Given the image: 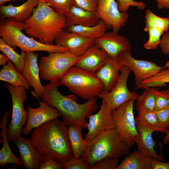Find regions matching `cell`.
Wrapping results in <instances>:
<instances>
[{
	"label": "cell",
	"instance_id": "1",
	"mask_svg": "<svg viewBox=\"0 0 169 169\" xmlns=\"http://www.w3.org/2000/svg\"><path fill=\"white\" fill-rule=\"evenodd\" d=\"M68 126L63 120L55 119L34 129L30 139L44 159L63 163L74 157Z\"/></svg>",
	"mask_w": 169,
	"mask_h": 169
},
{
	"label": "cell",
	"instance_id": "2",
	"mask_svg": "<svg viewBox=\"0 0 169 169\" xmlns=\"http://www.w3.org/2000/svg\"><path fill=\"white\" fill-rule=\"evenodd\" d=\"M59 81L50 82L44 85V90L40 98L42 102L56 109L61 114L62 120L68 125L73 124L82 129L87 128L86 118L95 112L98 97L79 104L74 95H64L58 90Z\"/></svg>",
	"mask_w": 169,
	"mask_h": 169
},
{
	"label": "cell",
	"instance_id": "3",
	"mask_svg": "<svg viewBox=\"0 0 169 169\" xmlns=\"http://www.w3.org/2000/svg\"><path fill=\"white\" fill-rule=\"evenodd\" d=\"M26 34L39 42L53 44L66 28L65 16L54 11L44 0H39L31 17L23 22Z\"/></svg>",
	"mask_w": 169,
	"mask_h": 169
},
{
	"label": "cell",
	"instance_id": "4",
	"mask_svg": "<svg viewBox=\"0 0 169 169\" xmlns=\"http://www.w3.org/2000/svg\"><path fill=\"white\" fill-rule=\"evenodd\" d=\"M26 26L23 22L13 18L0 19V36L3 40L14 49L19 47L22 52L45 51L49 53L64 52L69 50L59 44H46L41 43L25 35L22 30Z\"/></svg>",
	"mask_w": 169,
	"mask_h": 169
},
{
	"label": "cell",
	"instance_id": "5",
	"mask_svg": "<svg viewBox=\"0 0 169 169\" xmlns=\"http://www.w3.org/2000/svg\"><path fill=\"white\" fill-rule=\"evenodd\" d=\"M131 147L121 140L115 129L106 130L88 141L87 149L81 157L92 166L106 157L119 158L127 155Z\"/></svg>",
	"mask_w": 169,
	"mask_h": 169
},
{
	"label": "cell",
	"instance_id": "6",
	"mask_svg": "<svg viewBox=\"0 0 169 169\" xmlns=\"http://www.w3.org/2000/svg\"><path fill=\"white\" fill-rule=\"evenodd\" d=\"M74 94L87 100L98 97L104 89L103 84L95 73L73 66L59 80Z\"/></svg>",
	"mask_w": 169,
	"mask_h": 169
},
{
	"label": "cell",
	"instance_id": "7",
	"mask_svg": "<svg viewBox=\"0 0 169 169\" xmlns=\"http://www.w3.org/2000/svg\"><path fill=\"white\" fill-rule=\"evenodd\" d=\"M85 54L86 52L79 56L69 50L49 53L46 56H41L38 64L40 77L50 82L59 81L69 68L74 66Z\"/></svg>",
	"mask_w": 169,
	"mask_h": 169
},
{
	"label": "cell",
	"instance_id": "8",
	"mask_svg": "<svg viewBox=\"0 0 169 169\" xmlns=\"http://www.w3.org/2000/svg\"><path fill=\"white\" fill-rule=\"evenodd\" d=\"M5 86L10 94L13 106L11 121L7 128V136L9 142L21 136V129L27 122L28 113L23 106L27 95L26 89L23 87H16L9 83Z\"/></svg>",
	"mask_w": 169,
	"mask_h": 169
},
{
	"label": "cell",
	"instance_id": "9",
	"mask_svg": "<svg viewBox=\"0 0 169 169\" xmlns=\"http://www.w3.org/2000/svg\"><path fill=\"white\" fill-rule=\"evenodd\" d=\"M127 101L112 111L115 129L122 141L130 146L134 145L138 134L133 113L135 101Z\"/></svg>",
	"mask_w": 169,
	"mask_h": 169
},
{
	"label": "cell",
	"instance_id": "10",
	"mask_svg": "<svg viewBox=\"0 0 169 169\" xmlns=\"http://www.w3.org/2000/svg\"><path fill=\"white\" fill-rule=\"evenodd\" d=\"M131 71L129 68L124 66L120 72L119 80L114 88L109 92L103 91L98 97L104 101L112 111L127 101L136 100L139 96L136 92L130 91L127 87V81Z\"/></svg>",
	"mask_w": 169,
	"mask_h": 169
},
{
	"label": "cell",
	"instance_id": "11",
	"mask_svg": "<svg viewBox=\"0 0 169 169\" xmlns=\"http://www.w3.org/2000/svg\"><path fill=\"white\" fill-rule=\"evenodd\" d=\"M117 59L122 64L128 67L133 72L136 89L145 80L165 68L154 62L134 58L131 54V50L121 52L118 55Z\"/></svg>",
	"mask_w": 169,
	"mask_h": 169
},
{
	"label": "cell",
	"instance_id": "12",
	"mask_svg": "<svg viewBox=\"0 0 169 169\" xmlns=\"http://www.w3.org/2000/svg\"><path fill=\"white\" fill-rule=\"evenodd\" d=\"M96 14L108 28L118 32L125 26L129 15L127 12H121L115 0H98Z\"/></svg>",
	"mask_w": 169,
	"mask_h": 169
},
{
	"label": "cell",
	"instance_id": "13",
	"mask_svg": "<svg viewBox=\"0 0 169 169\" xmlns=\"http://www.w3.org/2000/svg\"><path fill=\"white\" fill-rule=\"evenodd\" d=\"M35 97L39 102V106L37 108H33L30 105H28V120L21 131V133L25 136H28L33 129L61 116V114L56 109L40 101L38 98Z\"/></svg>",
	"mask_w": 169,
	"mask_h": 169
},
{
	"label": "cell",
	"instance_id": "14",
	"mask_svg": "<svg viewBox=\"0 0 169 169\" xmlns=\"http://www.w3.org/2000/svg\"><path fill=\"white\" fill-rule=\"evenodd\" d=\"M111 110L102 100L100 109L96 114L89 116L87 123L88 132L85 135L84 139L89 141L98 135L103 131L115 129Z\"/></svg>",
	"mask_w": 169,
	"mask_h": 169
},
{
	"label": "cell",
	"instance_id": "15",
	"mask_svg": "<svg viewBox=\"0 0 169 169\" xmlns=\"http://www.w3.org/2000/svg\"><path fill=\"white\" fill-rule=\"evenodd\" d=\"M95 43L114 58H117L121 52L131 50L132 48L128 39L113 30L106 32L102 37L95 39Z\"/></svg>",
	"mask_w": 169,
	"mask_h": 169
},
{
	"label": "cell",
	"instance_id": "16",
	"mask_svg": "<svg viewBox=\"0 0 169 169\" xmlns=\"http://www.w3.org/2000/svg\"><path fill=\"white\" fill-rule=\"evenodd\" d=\"M13 142L18 149L19 158L25 168L26 169H39L44 158L31 139L25 138L21 136Z\"/></svg>",
	"mask_w": 169,
	"mask_h": 169
},
{
	"label": "cell",
	"instance_id": "17",
	"mask_svg": "<svg viewBox=\"0 0 169 169\" xmlns=\"http://www.w3.org/2000/svg\"><path fill=\"white\" fill-rule=\"evenodd\" d=\"M95 40L93 38L64 30L56 38L54 43L55 44L67 48L77 55L80 56L95 43Z\"/></svg>",
	"mask_w": 169,
	"mask_h": 169
},
{
	"label": "cell",
	"instance_id": "18",
	"mask_svg": "<svg viewBox=\"0 0 169 169\" xmlns=\"http://www.w3.org/2000/svg\"><path fill=\"white\" fill-rule=\"evenodd\" d=\"M26 53L25 64L22 73L28 83L33 89L32 94L35 97L40 98L44 88L39 78V69L37 62L38 54L33 52Z\"/></svg>",
	"mask_w": 169,
	"mask_h": 169
},
{
	"label": "cell",
	"instance_id": "19",
	"mask_svg": "<svg viewBox=\"0 0 169 169\" xmlns=\"http://www.w3.org/2000/svg\"><path fill=\"white\" fill-rule=\"evenodd\" d=\"M124 66L117 58L108 57L105 64L96 73L103 84V91L109 92L114 88L119 80Z\"/></svg>",
	"mask_w": 169,
	"mask_h": 169
},
{
	"label": "cell",
	"instance_id": "20",
	"mask_svg": "<svg viewBox=\"0 0 169 169\" xmlns=\"http://www.w3.org/2000/svg\"><path fill=\"white\" fill-rule=\"evenodd\" d=\"M109 56L95 43L86 51L85 56L74 66L96 73L105 64Z\"/></svg>",
	"mask_w": 169,
	"mask_h": 169
},
{
	"label": "cell",
	"instance_id": "21",
	"mask_svg": "<svg viewBox=\"0 0 169 169\" xmlns=\"http://www.w3.org/2000/svg\"><path fill=\"white\" fill-rule=\"evenodd\" d=\"M39 0H27L21 5L15 6L11 4L1 5L0 7V18H13L23 22L32 16L33 10L38 5Z\"/></svg>",
	"mask_w": 169,
	"mask_h": 169
},
{
	"label": "cell",
	"instance_id": "22",
	"mask_svg": "<svg viewBox=\"0 0 169 169\" xmlns=\"http://www.w3.org/2000/svg\"><path fill=\"white\" fill-rule=\"evenodd\" d=\"M136 125L138 134L135 138V142L137 150L146 156L163 161L162 156L158 155L154 149L156 143L152 134L155 131L139 125Z\"/></svg>",
	"mask_w": 169,
	"mask_h": 169
},
{
	"label": "cell",
	"instance_id": "23",
	"mask_svg": "<svg viewBox=\"0 0 169 169\" xmlns=\"http://www.w3.org/2000/svg\"><path fill=\"white\" fill-rule=\"evenodd\" d=\"M66 28L73 25L93 26L100 21L96 13L84 9L75 5L65 16Z\"/></svg>",
	"mask_w": 169,
	"mask_h": 169
},
{
	"label": "cell",
	"instance_id": "24",
	"mask_svg": "<svg viewBox=\"0 0 169 169\" xmlns=\"http://www.w3.org/2000/svg\"><path fill=\"white\" fill-rule=\"evenodd\" d=\"M9 112V111L4 112L0 124V128L2 130L0 136L2 137L3 142V146L0 151V166L2 168L9 163L23 165L19 158L16 156L11 151L8 144L6 126Z\"/></svg>",
	"mask_w": 169,
	"mask_h": 169
},
{
	"label": "cell",
	"instance_id": "25",
	"mask_svg": "<svg viewBox=\"0 0 169 169\" xmlns=\"http://www.w3.org/2000/svg\"><path fill=\"white\" fill-rule=\"evenodd\" d=\"M0 80L14 86H22L27 90L30 89V86L22 73L16 69L10 59L0 70Z\"/></svg>",
	"mask_w": 169,
	"mask_h": 169
},
{
	"label": "cell",
	"instance_id": "26",
	"mask_svg": "<svg viewBox=\"0 0 169 169\" xmlns=\"http://www.w3.org/2000/svg\"><path fill=\"white\" fill-rule=\"evenodd\" d=\"M153 159L136 150L127 154L116 169H150Z\"/></svg>",
	"mask_w": 169,
	"mask_h": 169
},
{
	"label": "cell",
	"instance_id": "27",
	"mask_svg": "<svg viewBox=\"0 0 169 169\" xmlns=\"http://www.w3.org/2000/svg\"><path fill=\"white\" fill-rule=\"evenodd\" d=\"M82 129L74 125L68 126L69 137L74 157L82 156L83 153L87 149L88 141L84 139L82 134Z\"/></svg>",
	"mask_w": 169,
	"mask_h": 169
},
{
	"label": "cell",
	"instance_id": "28",
	"mask_svg": "<svg viewBox=\"0 0 169 169\" xmlns=\"http://www.w3.org/2000/svg\"><path fill=\"white\" fill-rule=\"evenodd\" d=\"M136 125H139L154 130L166 133L167 129L160 122L155 110H142L138 111L135 118Z\"/></svg>",
	"mask_w": 169,
	"mask_h": 169
},
{
	"label": "cell",
	"instance_id": "29",
	"mask_svg": "<svg viewBox=\"0 0 169 169\" xmlns=\"http://www.w3.org/2000/svg\"><path fill=\"white\" fill-rule=\"evenodd\" d=\"M67 28V31L83 37L95 39L102 37L106 32L108 27L101 20L95 25L92 26L73 25Z\"/></svg>",
	"mask_w": 169,
	"mask_h": 169
},
{
	"label": "cell",
	"instance_id": "30",
	"mask_svg": "<svg viewBox=\"0 0 169 169\" xmlns=\"http://www.w3.org/2000/svg\"><path fill=\"white\" fill-rule=\"evenodd\" d=\"M14 49L6 44L0 38V50L6 54L15 64L16 69L22 72L24 67L26 58V53L22 52L19 54L15 51Z\"/></svg>",
	"mask_w": 169,
	"mask_h": 169
},
{
	"label": "cell",
	"instance_id": "31",
	"mask_svg": "<svg viewBox=\"0 0 169 169\" xmlns=\"http://www.w3.org/2000/svg\"><path fill=\"white\" fill-rule=\"evenodd\" d=\"M144 90L136 100V107L138 111L142 110H153L155 109L156 97L153 87L144 89Z\"/></svg>",
	"mask_w": 169,
	"mask_h": 169
},
{
	"label": "cell",
	"instance_id": "32",
	"mask_svg": "<svg viewBox=\"0 0 169 169\" xmlns=\"http://www.w3.org/2000/svg\"><path fill=\"white\" fill-rule=\"evenodd\" d=\"M167 83H169V69L164 68L143 81L137 89L163 87L166 86Z\"/></svg>",
	"mask_w": 169,
	"mask_h": 169
},
{
	"label": "cell",
	"instance_id": "33",
	"mask_svg": "<svg viewBox=\"0 0 169 169\" xmlns=\"http://www.w3.org/2000/svg\"><path fill=\"white\" fill-rule=\"evenodd\" d=\"M144 30L150 27L159 28L166 32L169 29V17L162 18L155 14L150 9L146 10Z\"/></svg>",
	"mask_w": 169,
	"mask_h": 169
},
{
	"label": "cell",
	"instance_id": "34",
	"mask_svg": "<svg viewBox=\"0 0 169 169\" xmlns=\"http://www.w3.org/2000/svg\"><path fill=\"white\" fill-rule=\"evenodd\" d=\"M148 33L149 39L143 45V48L148 50H155L160 43L161 36L164 31L158 28L150 27L144 30Z\"/></svg>",
	"mask_w": 169,
	"mask_h": 169
},
{
	"label": "cell",
	"instance_id": "35",
	"mask_svg": "<svg viewBox=\"0 0 169 169\" xmlns=\"http://www.w3.org/2000/svg\"><path fill=\"white\" fill-rule=\"evenodd\" d=\"M55 12L66 15L74 5V0H44Z\"/></svg>",
	"mask_w": 169,
	"mask_h": 169
},
{
	"label": "cell",
	"instance_id": "36",
	"mask_svg": "<svg viewBox=\"0 0 169 169\" xmlns=\"http://www.w3.org/2000/svg\"><path fill=\"white\" fill-rule=\"evenodd\" d=\"M153 88L156 97L155 110L169 107V89L160 91L156 87Z\"/></svg>",
	"mask_w": 169,
	"mask_h": 169
},
{
	"label": "cell",
	"instance_id": "37",
	"mask_svg": "<svg viewBox=\"0 0 169 169\" xmlns=\"http://www.w3.org/2000/svg\"><path fill=\"white\" fill-rule=\"evenodd\" d=\"M118 161V158L106 157L95 163L91 169H116Z\"/></svg>",
	"mask_w": 169,
	"mask_h": 169
},
{
	"label": "cell",
	"instance_id": "38",
	"mask_svg": "<svg viewBox=\"0 0 169 169\" xmlns=\"http://www.w3.org/2000/svg\"><path fill=\"white\" fill-rule=\"evenodd\" d=\"M64 169H91L92 166L82 158L74 157L69 161L63 163Z\"/></svg>",
	"mask_w": 169,
	"mask_h": 169
},
{
	"label": "cell",
	"instance_id": "39",
	"mask_svg": "<svg viewBox=\"0 0 169 169\" xmlns=\"http://www.w3.org/2000/svg\"><path fill=\"white\" fill-rule=\"evenodd\" d=\"M118 7L121 12H127L130 6L136 7L140 10H143L146 4L142 1L137 2L133 0H117Z\"/></svg>",
	"mask_w": 169,
	"mask_h": 169
},
{
	"label": "cell",
	"instance_id": "40",
	"mask_svg": "<svg viewBox=\"0 0 169 169\" xmlns=\"http://www.w3.org/2000/svg\"><path fill=\"white\" fill-rule=\"evenodd\" d=\"M98 0H74V5L96 13Z\"/></svg>",
	"mask_w": 169,
	"mask_h": 169
},
{
	"label": "cell",
	"instance_id": "41",
	"mask_svg": "<svg viewBox=\"0 0 169 169\" xmlns=\"http://www.w3.org/2000/svg\"><path fill=\"white\" fill-rule=\"evenodd\" d=\"M154 110L161 124L168 129L169 125V107Z\"/></svg>",
	"mask_w": 169,
	"mask_h": 169
},
{
	"label": "cell",
	"instance_id": "42",
	"mask_svg": "<svg viewBox=\"0 0 169 169\" xmlns=\"http://www.w3.org/2000/svg\"><path fill=\"white\" fill-rule=\"evenodd\" d=\"M64 169L61 162L55 160L44 159L41 163L39 169Z\"/></svg>",
	"mask_w": 169,
	"mask_h": 169
},
{
	"label": "cell",
	"instance_id": "43",
	"mask_svg": "<svg viewBox=\"0 0 169 169\" xmlns=\"http://www.w3.org/2000/svg\"><path fill=\"white\" fill-rule=\"evenodd\" d=\"M159 46L164 54H169V31L163 34Z\"/></svg>",
	"mask_w": 169,
	"mask_h": 169
},
{
	"label": "cell",
	"instance_id": "44",
	"mask_svg": "<svg viewBox=\"0 0 169 169\" xmlns=\"http://www.w3.org/2000/svg\"><path fill=\"white\" fill-rule=\"evenodd\" d=\"M150 169H169V162H163L160 160L153 159Z\"/></svg>",
	"mask_w": 169,
	"mask_h": 169
},
{
	"label": "cell",
	"instance_id": "45",
	"mask_svg": "<svg viewBox=\"0 0 169 169\" xmlns=\"http://www.w3.org/2000/svg\"><path fill=\"white\" fill-rule=\"evenodd\" d=\"M157 3V8L161 9L164 8L169 10V0H156Z\"/></svg>",
	"mask_w": 169,
	"mask_h": 169
},
{
	"label": "cell",
	"instance_id": "46",
	"mask_svg": "<svg viewBox=\"0 0 169 169\" xmlns=\"http://www.w3.org/2000/svg\"><path fill=\"white\" fill-rule=\"evenodd\" d=\"M9 59L8 56L4 53H2L0 54V65H4L7 64Z\"/></svg>",
	"mask_w": 169,
	"mask_h": 169
},
{
	"label": "cell",
	"instance_id": "47",
	"mask_svg": "<svg viewBox=\"0 0 169 169\" xmlns=\"http://www.w3.org/2000/svg\"><path fill=\"white\" fill-rule=\"evenodd\" d=\"M166 135L163 139V143L164 144H166L169 143V125Z\"/></svg>",
	"mask_w": 169,
	"mask_h": 169
},
{
	"label": "cell",
	"instance_id": "48",
	"mask_svg": "<svg viewBox=\"0 0 169 169\" xmlns=\"http://www.w3.org/2000/svg\"><path fill=\"white\" fill-rule=\"evenodd\" d=\"M14 0H0V5H3L5 2Z\"/></svg>",
	"mask_w": 169,
	"mask_h": 169
},
{
	"label": "cell",
	"instance_id": "49",
	"mask_svg": "<svg viewBox=\"0 0 169 169\" xmlns=\"http://www.w3.org/2000/svg\"><path fill=\"white\" fill-rule=\"evenodd\" d=\"M165 67V68L169 69V60L166 62Z\"/></svg>",
	"mask_w": 169,
	"mask_h": 169
}]
</instances>
